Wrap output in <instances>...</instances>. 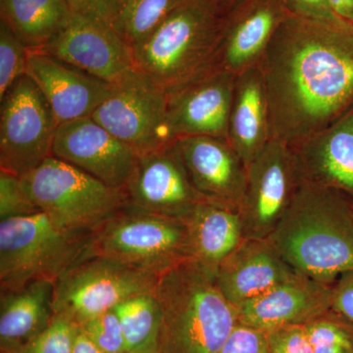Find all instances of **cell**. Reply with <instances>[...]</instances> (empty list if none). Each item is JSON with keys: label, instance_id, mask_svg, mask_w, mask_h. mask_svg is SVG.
Returning a JSON list of instances; mask_svg holds the SVG:
<instances>
[{"label": "cell", "instance_id": "1", "mask_svg": "<svg viewBox=\"0 0 353 353\" xmlns=\"http://www.w3.org/2000/svg\"><path fill=\"white\" fill-rule=\"evenodd\" d=\"M271 139L289 145L353 109V23L288 16L259 64Z\"/></svg>", "mask_w": 353, "mask_h": 353}, {"label": "cell", "instance_id": "2", "mask_svg": "<svg viewBox=\"0 0 353 353\" xmlns=\"http://www.w3.org/2000/svg\"><path fill=\"white\" fill-rule=\"evenodd\" d=\"M268 240L299 274L334 285L353 272L352 204L339 190L301 181Z\"/></svg>", "mask_w": 353, "mask_h": 353}, {"label": "cell", "instance_id": "3", "mask_svg": "<svg viewBox=\"0 0 353 353\" xmlns=\"http://www.w3.org/2000/svg\"><path fill=\"white\" fill-rule=\"evenodd\" d=\"M154 292L161 310L158 353H221L240 323L214 275L194 260L161 274Z\"/></svg>", "mask_w": 353, "mask_h": 353}, {"label": "cell", "instance_id": "4", "mask_svg": "<svg viewBox=\"0 0 353 353\" xmlns=\"http://www.w3.org/2000/svg\"><path fill=\"white\" fill-rule=\"evenodd\" d=\"M226 14L210 0H185L132 48L134 69L169 90L212 68Z\"/></svg>", "mask_w": 353, "mask_h": 353}, {"label": "cell", "instance_id": "5", "mask_svg": "<svg viewBox=\"0 0 353 353\" xmlns=\"http://www.w3.org/2000/svg\"><path fill=\"white\" fill-rule=\"evenodd\" d=\"M92 233L62 229L43 212L0 222V290L55 284L85 259Z\"/></svg>", "mask_w": 353, "mask_h": 353}, {"label": "cell", "instance_id": "6", "mask_svg": "<svg viewBox=\"0 0 353 353\" xmlns=\"http://www.w3.org/2000/svg\"><path fill=\"white\" fill-rule=\"evenodd\" d=\"M101 257L160 276L192 260L183 221L126 206L92 232L85 259Z\"/></svg>", "mask_w": 353, "mask_h": 353}, {"label": "cell", "instance_id": "7", "mask_svg": "<svg viewBox=\"0 0 353 353\" xmlns=\"http://www.w3.org/2000/svg\"><path fill=\"white\" fill-rule=\"evenodd\" d=\"M21 181L41 212L70 231L92 233L128 205L124 192L54 157Z\"/></svg>", "mask_w": 353, "mask_h": 353}, {"label": "cell", "instance_id": "8", "mask_svg": "<svg viewBox=\"0 0 353 353\" xmlns=\"http://www.w3.org/2000/svg\"><path fill=\"white\" fill-rule=\"evenodd\" d=\"M159 276L128 265L90 257L58 279L53 313L80 326L138 294L153 292Z\"/></svg>", "mask_w": 353, "mask_h": 353}, {"label": "cell", "instance_id": "9", "mask_svg": "<svg viewBox=\"0 0 353 353\" xmlns=\"http://www.w3.org/2000/svg\"><path fill=\"white\" fill-rule=\"evenodd\" d=\"M58 127L37 83L21 76L0 99V170L21 178L38 168L52 157Z\"/></svg>", "mask_w": 353, "mask_h": 353}, {"label": "cell", "instance_id": "10", "mask_svg": "<svg viewBox=\"0 0 353 353\" xmlns=\"http://www.w3.org/2000/svg\"><path fill=\"white\" fill-rule=\"evenodd\" d=\"M92 118L139 157L176 141L169 127L167 90L134 68L112 83Z\"/></svg>", "mask_w": 353, "mask_h": 353}, {"label": "cell", "instance_id": "11", "mask_svg": "<svg viewBox=\"0 0 353 353\" xmlns=\"http://www.w3.org/2000/svg\"><path fill=\"white\" fill-rule=\"evenodd\" d=\"M301 182L292 146L272 139L248 168L240 208L243 238L268 239L289 209Z\"/></svg>", "mask_w": 353, "mask_h": 353}, {"label": "cell", "instance_id": "12", "mask_svg": "<svg viewBox=\"0 0 353 353\" xmlns=\"http://www.w3.org/2000/svg\"><path fill=\"white\" fill-rule=\"evenodd\" d=\"M124 192L127 206L183 222L206 201L194 189L175 141L139 157Z\"/></svg>", "mask_w": 353, "mask_h": 353}, {"label": "cell", "instance_id": "13", "mask_svg": "<svg viewBox=\"0 0 353 353\" xmlns=\"http://www.w3.org/2000/svg\"><path fill=\"white\" fill-rule=\"evenodd\" d=\"M52 157L122 192L131 180L139 158L132 148L92 117L59 125Z\"/></svg>", "mask_w": 353, "mask_h": 353}, {"label": "cell", "instance_id": "14", "mask_svg": "<svg viewBox=\"0 0 353 353\" xmlns=\"http://www.w3.org/2000/svg\"><path fill=\"white\" fill-rule=\"evenodd\" d=\"M236 77L216 67L167 90L172 136L227 139Z\"/></svg>", "mask_w": 353, "mask_h": 353}, {"label": "cell", "instance_id": "15", "mask_svg": "<svg viewBox=\"0 0 353 353\" xmlns=\"http://www.w3.org/2000/svg\"><path fill=\"white\" fill-rule=\"evenodd\" d=\"M38 51L110 83L134 68L132 48L111 26L75 14L63 31Z\"/></svg>", "mask_w": 353, "mask_h": 353}, {"label": "cell", "instance_id": "16", "mask_svg": "<svg viewBox=\"0 0 353 353\" xmlns=\"http://www.w3.org/2000/svg\"><path fill=\"white\" fill-rule=\"evenodd\" d=\"M175 146L204 201L240 212L248 169L229 141L213 137H182L176 139Z\"/></svg>", "mask_w": 353, "mask_h": 353}, {"label": "cell", "instance_id": "17", "mask_svg": "<svg viewBox=\"0 0 353 353\" xmlns=\"http://www.w3.org/2000/svg\"><path fill=\"white\" fill-rule=\"evenodd\" d=\"M289 15L282 0H241L225 16L214 67L236 77L259 66Z\"/></svg>", "mask_w": 353, "mask_h": 353}, {"label": "cell", "instance_id": "18", "mask_svg": "<svg viewBox=\"0 0 353 353\" xmlns=\"http://www.w3.org/2000/svg\"><path fill=\"white\" fill-rule=\"evenodd\" d=\"M27 74L48 101L58 124L92 117L112 83L38 50H29Z\"/></svg>", "mask_w": 353, "mask_h": 353}, {"label": "cell", "instance_id": "19", "mask_svg": "<svg viewBox=\"0 0 353 353\" xmlns=\"http://www.w3.org/2000/svg\"><path fill=\"white\" fill-rule=\"evenodd\" d=\"M299 274L268 239H243L218 266L214 280L221 294L238 309Z\"/></svg>", "mask_w": 353, "mask_h": 353}, {"label": "cell", "instance_id": "20", "mask_svg": "<svg viewBox=\"0 0 353 353\" xmlns=\"http://www.w3.org/2000/svg\"><path fill=\"white\" fill-rule=\"evenodd\" d=\"M333 285L299 274L238 308L239 320L266 333L305 325L332 308Z\"/></svg>", "mask_w": 353, "mask_h": 353}, {"label": "cell", "instance_id": "21", "mask_svg": "<svg viewBox=\"0 0 353 353\" xmlns=\"http://www.w3.org/2000/svg\"><path fill=\"white\" fill-rule=\"evenodd\" d=\"M290 145L301 181L353 196V109L322 131Z\"/></svg>", "mask_w": 353, "mask_h": 353}, {"label": "cell", "instance_id": "22", "mask_svg": "<svg viewBox=\"0 0 353 353\" xmlns=\"http://www.w3.org/2000/svg\"><path fill=\"white\" fill-rule=\"evenodd\" d=\"M271 141L268 99L259 66L236 77L228 141L246 169Z\"/></svg>", "mask_w": 353, "mask_h": 353}, {"label": "cell", "instance_id": "23", "mask_svg": "<svg viewBox=\"0 0 353 353\" xmlns=\"http://www.w3.org/2000/svg\"><path fill=\"white\" fill-rule=\"evenodd\" d=\"M54 284L37 281L15 290H0V350L15 353L43 331L53 315Z\"/></svg>", "mask_w": 353, "mask_h": 353}, {"label": "cell", "instance_id": "24", "mask_svg": "<svg viewBox=\"0 0 353 353\" xmlns=\"http://www.w3.org/2000/svg\"><path fill=\"white\" fill-rule=\"evenodd\" d=\"M192 260L215 275L218 266L243 241L239 211L203 201L185 221Z\"/></svg>", "mask_w": 353, "mask_h": 353}, {"label": "cell", "instance_id": "25", "mask_svg": "<svg viewBox=\"0 0 353 353\" xmlns=\"http://www.w3.org/2000/svg\"><path fill=\"white\" fill-rule=\"evenodd\" d=\"M0 12L29 50L50 43L73 16L67 0H0Z\"/></svg>", "mask_w": 353, "mask_h": 353}, {"label": "cell", "instance_id": "26", "mask_svg": "<svg viewBox=\"0 0 353 353\" xmlns=\"http://www.w3.org/2000/svg\"><path fill=\"white\" fill-rule=\"evenodd\" d=\"M154 292L130 297L114 307L127 352L158 353L161 310Z\"/></svg>", "mask_w": 353, "mask_h": 353}, {"label": "cell", "instance_id": "27", "mask_svg": "<svg viewBox=\"0 0 353 353\" xmlns=\"http://www.w3.org/2000/svg\"><path fill=\"white\" fill-rule=\"evenodd\" d=\"M185 0H120L112 28L134 48Z\"/></svg>", "mask_w": 353, "mask_h": 353}, {"label": "cell", "instance_id": "28", "mask_svg": "<svg viewBox=\"0 0 353 353\" xmlns=\"http://www.w3.org/2000/svg\"><path fill=\"white\" fill-rule=\"evenodd\" d=\"M315 353H353V322L333 309L304 325Z\"/></svg>", "mask_w": 353, "mask_h": 353}, {"label": "cell", "instance_id": "29", "mask_svg": "<svg viewBox=\"0 0 353 353\" xmlns=\"http://www.w3.org/2000/svg\"><path fill=\"white\" fill-rule=\"evenodd\" d=\"M29 50L10 28L0 21V99L27 74Z\"/></svg>", "mask_w": 353, "mask_h": 353}, {"label": "cell", "instance_id": "30", "mask_svg": "<svg viewBox=\"0 0 353 353\" xmlns=\"http://www.w3.org/2000/svg\"><path fill=\"white\" fill-rule=\"evenodd\" d=\"M76 328L66 318L53 315L48 327L15 353H72Z\"/></svg>", "mask_w": 353, "mask_h": 353}, {"label": "cell", "instance_id": "31", "mask_svg": "<svg viewBox=\"0 0 353 353\" xmlns=\"http://www.w3.org/2000/svg\"><path fill=\"white\" fill-rule=\"evenodd\" d=\"M79 327L104 353H121L126 350L122 327L114 308L95 316Z\"/></svg>", "mask_w": 353, "mask_h": 353}, {"label": "cell", "instance_id": "32", "mask_svg": "<svg viewBox=\"0 0 353 353\" xmlns=\"http://www.w3.org/2000/svg\"><path fill=\"white\" fill-rule=\"evenodd\" d=\"M41 212L28 194L20 176L0 170V220Z\"/></svg>", "mask_w": 353, "mask_h": 353}, {"label": "cell", "instance_id": "33", "mask_svg": "<svg viewBox=\"0 0 353 353\" xmlns=\"http://www.w3.org/2000/svg\"><path fill=\"white\" fill-rule=\"evenodd\" d=\"M270 353H315L304 325H292L269 332Z\"/></svg>", "mask_w": 353, "mask_h": 353}, {"label": "cell", "instance_id": "34", "mask_svg": "<svg viewBox=\"0 0 353 353\" xmlns=\"http://www.w3.org/2000/svg\"><path fill=\"white\" fill-rule=\"evenodd\" d=\"M221 353H270L268 334L239 323Z\"/></svg>", "mask_w": 353, "mask_h": 353}, {"label": "cell", "instance_id": "35", "mask_svg": "<svg viewBox=\"0 0 353 353\" xmlns=\"http://www.w3.org/2000/svg\"><path fill=\"white\" fill-rule=\"evenodd\" d=\"M290 15L322 22L341 23L345 19L334 12L327 0H282Z\"/></svg>", "mask_w": 353, "mask_h": 353}, {"label": "cell", "instance_id": "36", "mask_svg": "<svg viewBox=\"0 0 353 353\" xmlns=\"http://www.w3.org/2000/svg\"><path fill=\"white\" fill-rule=\"evenodd\" d=\"M72 12L111 26L120 0H67Z\"/></svg>", "mask_w": 353, "mask_h": 353}, {"label": "cell", "instance_id": "37", "mask_svg": "<svg viewBox=\"0 0 353 353\" xmlns=\"http://www.w3.org/2000/svg\"><path fill=\"white\" fill-rule=\"evenodd\" d=\"M331 309L353 322V272L343 274L334 283Z\"/></svg>", "mask_w": 353, "mask_h": 353}, {"label": "cell", "instance_id": "38", "mask_svg": "<svg viewBox=\"0 0 353 353\" xmlns=\"http://www.w3.org/2000/svg\"><path fill=\"white\" fill-rule=\"evenodd\" d=\"M72 353H104L101 348L97 347L90 338L83 333L80 327L77 326L73 341V352Z\"/></svg>", "mask_w": 353, "mask_h": 353}, {"label": "cell", "instance_id": "39", "mask_svg": "<svg viewBox=\"0 0 353 353\" xmlns=\"http://www.w3.org/2000/svg\"><path fill=\"white\" fill-rule=\"evenodd\" d=\"M336 15L353 23V0H327Z\"/></svg>", "mask_w": 353, "mask_h": 353}, {"label": "cell", "instance_id": "40", "mask_svg": "<svg viewBox=\"0 0 353 353\" xmlns=\"http://www.w3.org/2000/svg\"><path fill=\"white\" fill-rule=\"evenodd\" d=\"M213 3H215L216 6H219L222 10H224L225 12H228V11L231 10L232 8L234 6L241 2V0H210Z\"/></svg>", "mask_w": 353, "mask_h": 353}, {"label": "cell", "instance_id": "41", "mask_svg": "<svg viewBox=\"0 0 353 353\" xmlns=\"http://www.w3.org/2000/svg\"><path fill=\"white\" fill-rule=\"evenodd\" d=\"M121 353H138V352H127V350H125V352H121Z\"/></svg>", "mask_w": 353, "mask_h": 353}, {"label": "cell", "instance_id": "42", "mask_svg": "<svg viewBox=\"0 0 353 353\" xmlns=\"http://www.w3.org/2000/svg\"><path fill=\"white\" fill-rule=\"evenodd\" d=\"M352 206H353V204H352Z\"/></svg>", "mask_w": 353, "mask_h": 353}]
</instances>
